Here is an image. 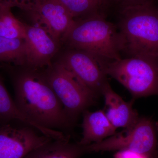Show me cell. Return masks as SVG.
<instances>
[{"label": "cell", "mask_w": 158, "mask_h": 158, "mask_svg": "<svg viewBox=\"0 0 158 158\" xmlns=\"http://www.w3.org/2000/svg\"><path fill=\"white\" fill-rule=\"evenodd\" d=\"M15 92V102L24 115L40 125L64 133L74 123L40 69L5 65Z\"/></svg>", "instance_id": "6da1fadb"}, {"label": "cell", "mask_w": 158, "mask_h": 158, "mask_svg": "<svg viewBox=\"0 0 158 158\" xmlns=\"http://www.w3.org/2000/svg\"><path fill=\"white\" fill-rule=\"evenodd\" d=\"M63 42L68 48L85 51L107 62L122 58L118 29L102 14L74 19Z\"/></svg>", "instance_id": "7a4b0ae2"}, {"label": "cell", "mask_w": 158, "mask_h": 158, "mask_svg": "<svg viewBox=\"0 0 158 158\" xmlns=\"http://www.w3.org/2000/svg\"><path fill=\"white\" fill-rule=\"evenodd\" d=\"M122 53L158 56V7L154 3L122 9L118 24Z\"/></svg>", "instance_id": "3957f363"}, {"label": "cell", "mask_w": 158, "mask_h": 158, "mask_svg": "<svg viewBox=\"0 0 158 158\" xmlns=\"http://www.w3.org/2000/svg\"><path fill=\"white\" fill-rule=\"evenodd\" d=\"M105 73L135 98L158 95V56L140 55L108 62Z\"/></svg>", "instance_id": "277c9868"}, {"label": "cell", "mask_w": 158, "mask_h": 158, "mask_svg": "<svg viewBox=\"0 0 158 158\" xmlns=\"http://www.w3.org/2000/svg\"><path fill=\"white\" fill-rule=\"evenodd\" d=\"M40 69L73 122L95 102L96 97L57 61Z\"/></svg>", "instance_id": "5b68a950"}, {"label": "cell", "mask_w": 158, "mask_h": 158, "mask_svg": "<svg viewBox=\"0 0 158 158\" xmlns=\"http://www.w3.org/2000/svg\"><path fill=\"white\" fill-rule=\"evenodd\" d=\"M157 145L154 123L149 118L139 117L135 124L124 131L85 146L87 153L127 150L153 158Z\"/></svg>", "instance_id": "8992f818"}, {"label": "cell", "mask_w": 158, "mask_h": 158, "mask_svg": "<svg viewBox=\"0 0 158 158\" xmlns=\"http://www.w3.org/2000/svg\"><path fill=\"white\" fill-rule=\"evenodd\" d=\"M73 74L96 97L102 94L107 82L105 66L107 62L92 54L68 48L57 61Z\"/></svg>", "instance_id": "52a82bcc"}, {"label": "cell", "mask_w": 158, "mask_h": 158, "mask_svg": "<svg viewBox=\"0 0 158 158\" xmlns=\"http://www.w3.org/2000/svg\"><path fill=\"white\" fill-rule=\"evenodd\" d=\"M23 11L34 25L45 30L60 44L74 21L58 0H36Z\"/></svg>", "instance_id": "ba28073f"}, {"label": "cell", "mask_w": 158, "mask_h": 158, "mask_svg": "<svg viewBox=\"0 0 158 158\" xmlns=\"http://www.w3.org/2000/svg\"><path fill=\"white\" fill-rule=\"evenodd\" d=\"M38 132L27 125L15 127L8 123L0 125V158H24L32 151L53 140Z\"/></svg>", "instance_id": "9c48e42d"}, {"label": "cell", "mask_w": 158, "mask_h": 158, "mask_svg": "<svg viewBox=\"0 0 158 158\" xmlns=\"http://www.w3.org/2000/svg\"><path fill=\"white\" fill-rule=\"evenodd\" d=\"M27 62L25 66L42 69L52 63V59L59 52L60 44L38 26L25 23Z\"/></svg>", "instance_id": "30bf717a"}, {"label": "cell", "mask_w": 158, "mask_h": 158, "mask_svg": "<svg viewBox=\"0 0 158 158\" xmlns=\"http://www.w3.org/2000/svg\"><path fill=\"white\" fill-rule=\"evenodd\" d=\"M102 94L105 100L104 110H103L115 128L128 129L135 124L139 116L133 107V100L125 101L113 90L108 82L104 86Z\"/></svg>", "instance_id": "8fae6325"}, {"label": "cell", "mask_w": 158, "mask_h": 158, "mask_svg": "<svg viewBox=\"0 0 158 158\" xmlns=\"http://www.w3.org/2000/svg\"><path fill=\"white\" fill-rule=\"evenodd\" d=\"M82 137L78 142L80 145L87 146L101 142L116 134V129L109 120L103 110L82 113Z\"/></svg>", "instance_id": "7c38bea8"}, {"label": "cell", "mask_w": 158, "mask_h": 158, "mask_svg": "<svg viewBox=\"0 0 158 158\" xmlns=\"http://www.w3.org/2000/svg\"><path fill=\"white\" fill-rule=\"evenodd\" d=\"M87 153L85 146L69 140H52L31 152L24 158H79Z\"/></svg>", "instance_id": "4fadbf2b"}, {"label": "cell", "mask_w": 158, "mask_h": 158, "mask_svg": "<svg viewBox=\"0 0 158 158\" xmlns=\"http://www.w3.org/2000/svg\"><path fill=\"white\" fill-rule=\"evenodd\" d=\"M27 62L24 39L0 37V63L5 65L26 66Z\"/></svg>", "instance_id": "5bb4252c"}, {"label": "cell", "mask_w": 158, "mask_h": 158, "mask_svg": "<svg viewBox=\"0 0 158 158\" xmlns=\"http://www.w3.org/2000/svg\"><path fill=\"white\" fill-rule=\"evenodd\" d=\"M16 120L40 130L41 126L26 116L19 109L0 79V121L3 123Z\"/></svg>", "instance_id": "9a60e30c"}, {"label": "cell", "mask_w": 158, "mask_h": 158, "mask_svg": "<svg viewBox=\"0 0 158 158\" xmlns=\"http://www.w3.org/2000/svg\"><path fill=\"white\" fill-rule=\"evenodd\" d=\"M0 37L8 38L25 37V23L18 19L11 8L0 5Z\"/></svg>", "instance_id": "2e32d148"}, {"label": "cell", "mask_w": 158, "mask_h": 158, "mask_svg": "<svg viewBox=\"0 0 158 158\" xmlns=\"http://www.w3.org/2000/svg\"><path fill=\"white\" fill-rule=\"evenodd\" d=\"M74 19L85 18L100 12L103 4L100 0H58Z\"/></svg>", "instance_id": "e0dca14e"}, {"label": "cell", "mask_w": 158, "mask_h": 158, "mask_svg": "<svg viewBox=\"0 0 158 158\" xmlns=\"http://www.w3.org/2000/svg\"><path fill=\"white\" fill-rule=\"evenodd\" d=\"M36 0H0V5L8 6L11 9L17 7L23 11Z\"/></svg>", "instance_id": "ac0fdd59"}, {"label": "cell", "mask_w": 158, "mask_h": 158, "mask_svg": "<svg viewBox=\"0 0 158 158\" xmlns=\"http://www.w3.org/2000/svg\"><path fill=\"white\" fill-rule=\"evenodd\" d=\"M122 7V9L126 7H131L154 3L156 0H117Z\"/></svg>", "instance_id": "d6986e66"}, {"label": "cell", "mask_w": 158, "mask_h": 158, "mask_svg": "<svg viewBox=\"0 0 158 158\" xmlns=\"http://www.w3.org/2000/svg\"><path fill=\"white\" fill-rule=\"evenodd\" d=\"M115 158H150L143 155L127 150L119 151L117 152Z\"/></svg>", "instance_id": "ffe728a7"}, {"label": "cell", "mask_w": 158, "mask_h": 158, "mask_svg": "<svg viewBox=\"0 0 158 158\" xmlns=\"http://www.w3.org/2000/svg\"><path fill=\"white\" fill-rule=\"evenodd\" d=\"M100 1H101V2L102 4H103V5L108 2V0H100Z\"/></svg>", "instance_id": "44dd1931"}, {"label": "cell", "mask_w": 158, "mask_h": 158, "mask_svg": "<svg viewBox=\"0 0 158 158\" xmlns=\"http://www.w3.org/2000/svg\"><path fill=\"white\" fill-rule=\"evenodd\" d=\"M156 156L157 157V158H158V144L157 145V150H156Z\"/></svg>", "instance_id": "7402d4cb"}, {"label": "cell", "mask_w": 158, "mask_h": 158, "mask_svg": "<svg viewBox=\"0 0 158 158\" xmlns=\"http://www.w3.org/2000/svg\"></svg>", "instance_id": "603a6c76"}]
</instances>
